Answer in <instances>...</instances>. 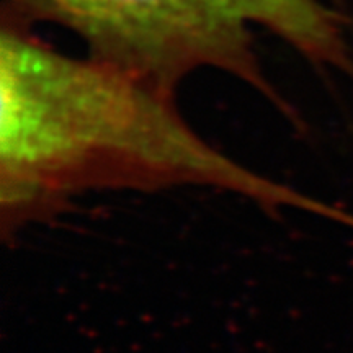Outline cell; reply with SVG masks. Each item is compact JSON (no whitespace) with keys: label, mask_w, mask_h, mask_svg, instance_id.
<instances>
[{"label":"cell","mask_w":353,"mask_h":353,"mask_svg":"<svg viewBox=\"0 0 353 353\" xmlns=\"http://www.w3.org/2000/svg\"><path fill=\"white\" fill-rule=\"evenodd\" d=\"M208 187L263 210L353 218L247 169L201 138L175 95L92 56L74 57L0 25V231L13 241L99 190Z\"/></svg>","instance_id":"1"},{"label":"cell","mask_w":353,"mask_h":353,"mask_svg":"<svg viewBox=\"0 0 353 353\" xmlns=\"http://www.w3.org/2000/svg\"><path fill=\"white\" fill-rule=\"evenodd\" d=\"M2 17L77 34L88 56L175 95L188 76L214 69L239 79L301 130L296 108L265 74L255 28L316 68L353 72L341 13L321 0H3Z\"/></svg>","instance_id":"2"}]
</instances>
